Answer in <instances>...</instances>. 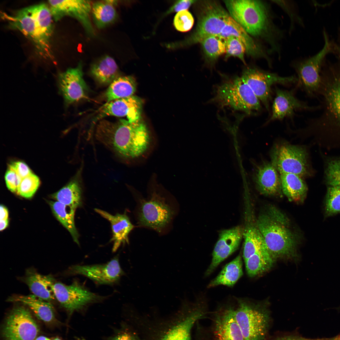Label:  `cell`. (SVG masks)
Returning <instances> with one entry per match:
<instances>
[{"label":"cell","instance_id":"obj_1","mask_svg":"<svg viewBox=\"0 0 340 340\" xmlns=\"http://www.w3.org/2000/svg\"><path fill=\"white\" fill-rule=\"evenodd\" d=\"M201 303L184 306L174 314L165 317L136 314L131 327L140 340H192L191 331L206 313Z\"/></svg>","mask_w":340,"mask_h":340},{"label":"cell","instance_id":"obj_2","mask_svg":"<svg viewBox=\"0 0 340 340\" xmlns=\"http://www.w3.org/2000/svg\"><path fill=\"white\" fill-rule=\"evenodd\" d=\"M95 135L99 142L127 160L144 156L152 143L150 132L141 120L133 122L124 119L114 122L101 120L97 125Z\"/></svg>","mask_w":340,"mask_h":340},{"label":"cell","instance_id":"obj_3","mask_svg":"<svg viewBox=\"0 0 340 340\" xmlns=\"http://www.w3.org/2000/svg\"><path fill=\"white\" fill-rule=\"evenodd\" d=\"M256 222L266 248L274 260L295 256L297 238L285 214L272 207L260 214Z\"/></svg>","mask_w":340,"mask_h":340},{"label":"cell","instance_id":"obj_4","mask_svg":"<svg viewBox=\"0 0 340 340\" xmlns=\"http://www.w3.org/2000/svg\"><path fill=\"white\" fill-rule=\"evenodd\" d=\"M212 101L222 107H229L248 115L261 109L260 101L241 77L229 78L217 86Z\"/></svg>","mask_w":340,"mask_h":340},{"label":"cell","instance_id":"obj_5","mask_svg":"<svg viewBox=\"0 0 340 340\" xmlns=\"http://www.w3.org/2000/svg\"><path fill=\"white\" fill-rule=\"evenodd\" d=\"M320 76L317 93L321 98L323 111L314 121L340 128V64L329 66Z\"/></svg>","mask_w":340,"mask_h":340},{"label":"cell","instance_id":"obj_6","mask_svg":"<svg viewBox=\"0 0 340 340\" xmlns=\"http://www.w3.org/2000/svg\"><path fill=\"white\" fill-rule=\"evenodd\" d=\"M230 16L249 35L266 36L270 22L267 10L259 1L229 0L224 1Z\"/></svg>","mask_w":340,"mask_h":340},{"label":"cell","instance_id":"obj_7","mask_svg":"<svg viewBox=\"0 0 340 340\" xmlns=\"http://www.w3.org/2000/svg\"><path fill=\"white\" fill-rule=\"evenodd\" d=\"M156 191L147 198L138 199L137 218L139 224L162 232L169 226L176 213L171 199Z\"/></svg>","mask_w":340,"mask_h":340},{"label":"cell","instance_id":"obj_8","mask_svg":"<svg viewBox=\"0 0 340 340\" xmlns=\"http://www.w3.org/2000/svg\"><path fill=\"white\" fill-rule=\"evenodd\" d=\"M270 156L271 162L280 174L292 173L302 178L310 174L308 153L303 146L277 143L272 147Z\"/></svg>","mask_w":340,"mask_h":340},{"label":"cell","instance_id":"obj_9","mask_svg":"<svg viewBox=\"0 0 340 340\" xmlns=\"http://www.w3.org/2000/svg\"><path fill=\"white\" fill-rule=\"evenodd\" d=\"M200 13L195 31L182 43V45L200 43L208 37L218 36L230 16L219 3L214 1H207L203 3Z\"/></svg>","mask_w":340,"mask_h":340},{"label":"cell","instance_id":"obj_10","mask_svg":"<svg viewBox=\"0 0 340 340\" xmlns=\"http://www.w3.org/2000/svg\"><path fill=\"white\" fill-rule=\"evenodd\" d=\"M2 18L11 28L18 30L30 40L38 53L46 59H53L50 44L43 37L39 28L28 7L17 11L12 14L3 13Z\"/></svg>","mask_w":340,"mask_h":340},{"label":"cell","instance_id":"obj_11","mask_svg":"<svg viewBox=\"0 0 340 340\" xmlns=\"http://www.w3.org/2000/svg\"><path fill=\"white\" fill-rule=\"evenodd\" d=\"M53 291L55 299L70 314L105 298V297L90 292L76 280L68 285L55 282Z\"/></svg>","mask_w":340,"mask_h":340},{"label":"cell","instance_id":"obj_12","mask_svg":"<svg viewBox=\"0 0 340 340\" xmlns=\"http://www.w3.org/2000/svg\"><path fill=\"white\" fill-rule=\"evenodd\" d=\"M323 33L325 43L323 48L297 67L298 84L309 96H314L317 93L320 84L323 63L327 54L334 52L335 44L329 40L325 31Z\"/></svg>","mask_w":340,"mask_h":340},{"label":"cell","instance_id":"obj_13","mask_svg":"<svg viewBox=\"0 0 340 340\" xmlns=\"http://www.w3.org/2000/svg\"><path fill=\"white\" fill-rule=\"evenodd\" d=\"M26 306H17L9 313L3 329L4 340H35L36 338L39 328Z\"/></svg>","mask_w":340,"mask_h":340},{"label":"cell","instance_id":"obj_14","mask_svg":"<svg viewBox=\"0 0 340 340\" xmlns=\"http://www.w3.org/2000/svg\"><path fill=\"white\" fill-rule=\"evenodd\" d=\"M234 308L235 316L245 340H263L268 324L267 314L243 301Z\"/></svg>","mask_w":340,"mask_h":340},{"label":"cell","instance_id":"obj_15","mask_svg":"<svg viewBox=\"0 0 340 340\" xmlns=\"http://www.w3.org/2000/svg\"><path fill=\"white\" fill-rule=\"evenodd\" d=\"M268 110L271 99V87L276 83L287 84L298 81L295 76L282 77L256 68L244 71L241 77Z\"/></svg>","mask_w":340,"mask_h":340},{"label":"cell","instance_id":"obj_16","mask_svg":"<svg viewBox=\"0 0 340 340\" xmlns=\"http://www.w3.org/2000/svg\"><path fill=\"white\" fill-rule=\"evenodd\" d=\"M48 2L55 21H58L65 16L74 18L81 23L88 35H94L95 31L90 19L92 3L90 1L49 0Z\"/></svg>","mask_w":340,"mask_h":340},{"label":"cell","instance_id":"obj_17","mask_svg":"<svg viewBox=\"0 0 340 340\" xmlns=\"http://www.w3.org/2000/svg\"><path fill=\"white\" fill-rule=\"evenodd\" d=\"M66 273L70 275H82L98 284L108 285L117 283L124 274L118 256L102 264L73 265L68 268Z\"/></svg>","mask_w":340,"mask_h":340},{"label":"cell","instance_id":"obj_18","mask_svg":"<svg viewBox=\"0 0 340 340\" xmlns=\"http://www.w3.org/2000/svg\"><path fill=\"white\" fill-rule=\"evenodd\" d=\"M57 81L59 92L67 105L88 97V88L83 78L82 64L60 73Z\"/></svg>","mask_w":340,"mask_h":340},{"label":"cell","instance_id":"obj_19","mask_svg":"<svg viewBox=\"0 0 340 340\" xmlns=\"http://www.w3.org/2000/svg\"><path fill=\"white\" fill-rule=\"evenodd\" d=\"M243 228L238 225L220 232L206 275H209L219 264L238 248L243 238Z\"/></svg>","mask_w":340,"mask_h":340},{"label":"cell","instance_id":"obj_20","mask_svg":"<svg viewBox=\"0 0 340 340\" xmlns=\"http://www.w3.org/2000/svg\"><path fill=\"white\" fill-rule=\"evenodd\" d=\"M142 101L133 95L106 102L99 109L95 121L108 116H126L128 120L133 122L141 120Z\"/></svg>","mask_w":340,"mask_h":340},{"label":"cell","instance_id":"obj_21","mask_svg":"<svg viewBox=\"0 0 340 340\" xmlns=\"http://www.w3.org/2000/svg\"><path fill=\"white\" fill-rule=\"evenodd\" d=\"M276 95L272 107V113L265 124L275 120H281L286 117H292L298 110H313L320 108V106H310L300 101L294 95L292 91L276 88Z\"/></svg>","mask_w":340,"mask_h":340},{"label":"cell","instance_id":"obj_22","mask_svg":"<svg viewBox=\"0 0 340 340\" xmlns=\"http://www.w3.org/2000/svg\"><path fill=\"white\" fill-rule=\"evenodd\" d=\"M212 326L214 340H245L235 319L234 307H222L216 311Z\"/></svg>","mask_w":340,"mask_h":340},{"label":"cell","instance_id":"obj_23","mask_svg":"<svg viewBox=\"0 0 340 340\" xmlns=\"http://www.w3.org/2000/svg\"><path fill=\"white\" fill-rule=\"evenodd\" d=\"M254 179L258 190L262 194L275 196L283 194L280 174L271 162L260 163L256 169Z\"/></svg>","mask_w":340,"mask_h":340},{"label":"cell","instance_id":"obj_24","mask_svg":"<svg viewBox=\"0 0 340 340\" xmlns=\"http://www.w3.org/2000/svg\"><path fill=\"white\" fill-rule=\"evenodd\" d=\"M243 238L244 239L243 258L245 261L261 250L264 246V241L257 225L250 202L246 199Z\"/></svg>","mask_w":340,"mask_h":340},{"label":"cell","instance_id":"obj_25","mask_svg":"<svg viewBox=\"0 0 340 340\" xmlns=\"http://www.w3.org/2000/svg\"><path fill=\"white\" fill-rule=\"evenodd\" d=\"M95 211L110 223L113 236L110 241L113 242L112 251L116 252L122 244H128V235L134 227L126 214L117 213L113 215L98 208Z\"/></svg>","mask_w":340,"mask_h":340},{"label":"cell","instance_id":"obj_26","mask_svg":"<svg viewBox=\"0 0 340 340\" xmlns=\"http://www.w3.org/2000/svg\"><path fill=\"white\" fill-rule=\"evenodd\" d=\"M23 280L32 294L51 303L55 299L53 286L56 282L50 275H42L33 269L27 270Z\"/></svg>","mask_w":340,"mask_h":340},{"label":"cell","instance_id":"obj_27","mask_svg":"<svg viewBox=\"0 0 340 340\" xmlns=\"http://www.w3.org/2000/svg\"><path fill=\"white\" fill-rule=\"evenodd\" d=\"M223 40L232 36L240 41L244 45L246 53L253 57L264 56L263 51L259 46L244 29L230 16L221 33L218 36Z\"/></svg>","mask_w":340,"mask_h":340},{"label":"cell","instance_id":"obj_28","mask_svg":"<svg viewBox=\"0 0 340 340\" xmlns=\"http://www.w3.org/2000/svg\"><path fill=\"white\" fill-rule=\"evenodd\" d=\"M7 301L25 305L32 311L38 319L44 322L50 323L55 320L54 310L51 303L33 294L14 295L8 298Z\"/></svg>","mask_w":340,"mask_h":340},{"label":"cell","instance_id":"obj_29","mask_svg":"<svg viewBox=\"0 0 340 340\" xmlns=\"http://www.w3.org/2000/svg\"><path fill=\"white\" fill-rule=\"evenodd\" d=\"M81 171L74 178L51 196L54 199L76 210L82 204V189L81 178Z\"/></svg>","mask_w":340,"mask_h":340},{"label":"cell","instance_id":"obj_30","mask_svg":"<svg viewBox=\"0 0 340 340\" xmlns=\"http://www.w3.org/2000/svg\"><path fill=\"white\" fill-rule=\"evenodd\" d=\"M280 176L283 194L290 201L303 202L306 196L308 188L302 178L291 173H281Z\"/></svg>","mask_w":340,"mask_h":340},{"label":"cell","instance_id":"obj_31","mask_svg":"<svg viewBox=\"0 0 340 340\" xmlns=\"http://www.w3.org/2000/svg\"><path fill=\"white\" fill-rule=\"evenodd\" d=\"M90 72L95 80L103 85H110L118 77L119 69L115 60L105 55L91 65Z\"/></svg>","mask_w":340,"mask_h":340},{"label":"cell","instance_id":"obj_32","mask_svg":"<svg viewBox=\"0 0 340 340\" xmlns=\"http://www.w3.org/2000/svg\"><path fill=\"white\" fill-rule=\"evenodd\" d=\"M242 262L239 254L227 264L218 275L208 284L210 288L219 285L232 287L242 275Z\"/></svg>","mask_w":340,"mask_h":340},{"label":"cell","instance_id":"obj_33","mask_svg":"<svg viewBox=\"0 0 340 340\" xmlns=\"http://www.w3.org/2000/svg\"><path fill=\"white\" fill-rule=\"evenodd\" d=\"M136 87L135 79L131 76L119 77L109 85L105 94L107 102L133 95Z\"/></svg>","mask_w":340,"mask_h":340},{"label":"cell","instance_id":"obj_34","mask_svg":"<svg viewBox=\"0 0 340 340\" xmlns=\"http://www.w3.org/2000/svg\"><path fill=\"white\" fill-rule=\"evenodd\" d=\"M49 204L55 217L70 232L74 241L79 245V235L74 221L76 210L58 201H50Z\"/></svg>","mask_w":340,"mask_h":340},{"label":"cell","instance_id":"obj_35","mask_svg":"<svg viewBox=\"0 0 340 340\" xmlns=\"http://www.w3.org/2000/svg\"><path fill=\"white\" fill-rule=\"evenodd\" d=\"M91 14L95 26L100 29L113 23L117 16L115 5L109 0L92 3Z\"/></svg>","mask_w":340,"mask_h":340},{"label":"cell","instance_id":"obj_36","mask_svg":"<svg viewBox=\"0 0 340 340\" xmlns=\"http://www.w3.org/2000/svg\"><path fill=\"white\" fill-rule=\"evenodd\" d=\"M274 261L264 246L259 251L245 261L248 275L252 277L267 271L272 266Z\"/></svg>","mask_w":340,"mask_h":340},{"label":"cell","instance_id":"obj_37","mask_svg":"<svg viewBox=\"0 0 340 340\" xmlns=\"http://www.w3.org/2000/svg\"><path fill=\"white\" fill-rule=\"evenodd\" d=\"M200 43L202 46L205 54L211 61L225 54V43L224 41L218 36L206 37Z\"/></svg>","mask_w":340,"mask_h":340},{"label":"cell","instance_id":"obj_38","mask_svg":"<svg viewBox=\"0 0 340 340\" xmlns=\"http://www.w3.org/2000/svg\"><path fill=\"white\" fill-rule=\"evenodd\" d=\"M340 213V186H329L325 203L326 217Z\"/></svg>","mask_w":340,"mask_h":340},{"label":"cell","instance_id":"obj_39","mask_svg":"<svg viewBox=\"0 0 340 340\" xmlns=\"http://www.w3.org/2000/svg\"><path fill=\"white\" fill-rule=\"evenodd\" d=\"M223 41L225 47V58L227 59L231 56L236 57L246 65L244 57L246 53V48L242 42L232 36L227 37Z\"/></svg>","mask_w":340,"mask_h":340},{"label":"cell","instance_id":"obj_40","mask_svg":"<svg viewBox=\"0 0 340 340\" xmlns=\"http://www.w3.org/2000/svg\"><path fill=\"white\" fill-rule=\"evenodd\" d=\"M40 184L39 178L32 173L22 179L17 193L23 197L30 198L34 194Z\"/></svg>","mask_w":340,"mask_h":340},{"label":"cell","instance_id":"obj_41","mask_svg":"<svg viewBox=\"0 0 340 340\" xmlns=\"http://www.w3.org/2000/svg\"><path fill=\"white\" fill-rule=\"evenodd\" d=\"M325 173L326 181L329 186H340V159L329 162Z\"/></svg>","mask_w":340,"mask_h":340},{"label":"cell","instance_id":"obj_42","mask_svg":"<svg viewBox=\"0 0 340 340\" xmlns=\"http://www.w3.org/2000/svg\"><path fill=\"white\" fill-rule=\"evenodd\" d=\"M194 23V18L187 10L178 12L174 17L173 24L176 29L180 32H185L190 30Z\"/></svg>","mask_w":340,"mask_h":340},{"label":"cell","instance_id":"obj_43","mask_svg":"<svg viewBox=\"0 0 340 340\" xmlns=\"http://www.w3.org/2000/svg\"><path fill=\"white\" fill-rule=\"evenodd\" d=\"M22 178L13 170L8 168L5 175L6 186L11 191L15 192L21 183Z\"/></svg>","mask_w":340,"mask_h":340},{"label":"cell","instance_id":"obj_44","mask_svg":"<svg viewBox=\"0 0 340 340\" xmlns=\"http://www.w3.org/2000/svg\"><path fill=\"white\" fill-rule=\"evenodd\" d=\"M109 340H140L139 336L130 326H125Z\"/></svg>","mask_w":340,"mask_h":340},{"label":"cell","instance_id":"obj_45","mask_svg":"<svg viewBox=\"0 0 340 340\" xmlns=\"http://www.w3.org/2000/svg\"><path fill=\"white\" fill-rule=\"evenodd\" d=\"M8 168L14 171L22 179L32 173L26 164L21 161L12 162L9 165Z\"/></svg>","mask_w":340,"mask_h":340},{"label":"cell","instance_id":"obj_46","mask_svg":"<svg viewBox=\"0 0 340 340\" xmlns=\"http://www.w3.org/2000/svg\"><path fill=\"white\" fill-rule=\"evenodd\" d=\"M196 1L192 0H181L178 1L167 12L166 14L173 12H179L187 10L191 5Z\"/></svg>","mask_w":340,"mask_h":340},{"label":"cell","instance_id":"obj_47","mask_svg":"<svg viewBox=\"0 0 340 340\" xmlns=\"http://www.w3.org/2000/svg\"><path fill=\"white\" fill-rule=\"evenodd\" d=\"M340 338V335L330 338L319 339H309L301 337H290L285 338L281 340H338Z\"/></svg>","mask_w":340,"mask_h":340},{"label":"cell","instance_id":"obj_48","mask_svg":"<svg viewBox=\"0 0 340 340\" xmlns=\"http://www.w3.org/2000/svg\"><path fill=\"white\" fill-rule=\"evenodd\" d=\"M0 208V220L8 219V211L7 209L2 205H1Z\"/></svg>","mask_w":340,"mask_h":340},{"label":"cell","instance_id":"obj_49","mask_svg":"<svg viewBox=\"0 0 340 340\" xmlns=\"http://www.w3.org/2000/svg\"><path fill=\"white\" fill-rule=\"evenodd\" d=\"M8 219L0 220V230L1 231L5 229L8 226Z\"/></svg>","mask_w":340,"mask_h":340},{"label":"cell","instance_id":"obj_50","mask_svg":"<svg viewBox=\"0 0 340 340\" xmlns=\"http://www.w3.org/2000/svg\"><path fill=\"white\" fill-rule=\"evenodd\" d=\"M35 340H51L50 338L44 336H40L36 338Z\"/></svg>","mask_w":340,"mask_h":340},{"label":"cell","instance_id":"obj_51","mask_svg":"<svg viewBox=\"0 0 340 340\" xmlns=\"http://www.w3.org/2000/svg\"><path fill=\"white\" fill-rule=\"evenodd\" d=\"M61 340L59 338H54V339H53L52 340Z\"/></svg>","mask_w":340,"mask_h":340},{"label":"cell","instance_id":"obj_52","mask_svg":"<svg viewBox=\"0 0 340 340\" xmlns=\"http://www.w3.org/2000/svg\"><path fill=\"white\" fill-rule=\"evenodd\" d=\"M78 340H85L83 339H79Z\"/></svg>","mask_w":340,"mask_h":340},{"label":"cell","instance_id":"obj_53","mask_svg":"<svg viewBox=\"0 0 340 340\" xmlns=\"http://www.w3.org/2000/svg\"><path fill=\"white\" fill-rule=\"evenodd\" d=\"M338 340H340V338H339V339Z\"/></svg>","mask_w":340,"mask_h":340}]
</instances>
